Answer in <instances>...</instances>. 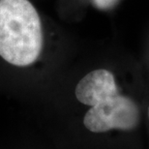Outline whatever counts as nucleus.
<instances>
[{"instance_id": "1", "label": "nucleus", "mask_w": 149, "mask_h": 149, "mask_svg": "<svg viewBox=\"0 0 149 149\" xmlns=\"http://www.w3.org/2000/svg\"><path fill=\"white\" fill-rule=\"evenodd\" d=\"M74 97L87 108L80 121L82 133L103 149H145V108L121 90L111 71L87 73L77 81Z\"/></svg>"}, {"instance_id": "2", "label": "nucleus", "mask_w": 149, "mask_h": 149, "mask_svg": "<svg viewBox=\"0 0 149 149\" xmlns=\"http://www.w3.org/2000/svg\"><path fill=\"white\" fill-rule=\"evenodd\" d=\"M43 49L38 12L28 0H0V56L14 66L35 63Z\"/></svg>"}, {"instance_id": "4", "label": "nucleus", "mask_w": 149, "mask_h": 149, "mask_svg": "<svg viewBox=\"0 0 149 149\" xmlns=\"http://www.w3.org/2000/svg\"><path fill=\"white\" fill-rule=\"evenodd\" d=\"M144 126H145V149H149V101L146 107H145Z\"/></svg>"}, {"instance_id": "3", "label": "nucleus", "mask_w": 149, "mask_h": 149, "mask_svg": "<svg viewBox=\"0 0 149 149\" xmlns=\"http://www.w3.org/2000/svg\"><path fill=\"white\" fill-rule=\"evenodd\" d=\"M118 2L119 0H92V3L95 7L102 11L111 10L113 7H115Z\"/></svg>"}]
</instances>
